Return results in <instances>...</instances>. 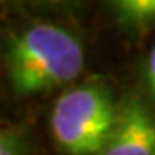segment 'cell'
<instances>
[{
  "mask_svg": "<svg viewBox=\"0 0 155 155\" xmlns=\"http://www.w3.org/2000/svg\"><path fill=\"white\" fill-rule=\"evenodd\" d=\"M29 147L17 129H0V155H28Z\"/></svg>",
  "mask_w": 155,
  "mask_h": 155,
  "instance_id": "cell-5",
  "label": "cell"
},
{
  "mask_svg": "<svg viewBox=\"0 0 155 155\" xmlns=\"http://www.w3.org/2000/svg\"><path fill=\"white\" fill-rule=\"evenodd\" d=\"M117 19L131 28L155 26V0H117L112 4Z\"/></svg>",
  "mask_w": 155,
  "mask_h": 155,
  "instance_id": "cell-4",
  "label": "cell"
},
{
  "mask_svg": "<svg viewBox=\"0 0 155 155\" xmlns=\"http://www.w3.org/2000/svg\"><path fill=\"white\" fill-rule=\"evenodd\" d=\"M100 155H155V117L138 100L117 109L116 126Z\"/></svg>",
  "mask_w": 155,
  "mask_h": 155,
  "instance_id": "cell-3",
  "label": "cell"
},
{
  "mask_svg": "<svg viewBox=\"0 0 155 155\" xmlns=\"http://www.w3.org/2000/svg\"><path fill=\"white\" fill-rule=\"evenodd\" d=\"M117 107L97 84H81L59 97L52 110V133L69 155H100L116 126Z\"/></svg>",
  "mask_w": 155,
  "mask_h": 155,
  "instance_id": "cell-2",
  "label": "cell"
},
{
  "mask_svg": "<svg viewBox=\"0 0 155 155\" xmlns=\"http://www.w3.org/2000/svg\"><path fill=\"white\" fill-rule=\"evenodd\" d=\"M4 64L17 95H38L71 83L83 69L84 52L66 28L36 22L7 38Z\"/></svg>",
  "mask_w": 155,
  "mask_h": 155,
  "instance_id": "cell-1",
  "label": "cell"
},
{
  "mask_svg": "<svg viewBox=\"0 0 155 155\" xmlns=\"http://www.w3.org/2000/svg\"><path fill=\"white\" fill-rule=\"evenodd\" d=\"M147 76H148V83H150V88L155 95V45L152 52L148 55V64H147Z\"/></svg>",
  "mask_w": 155,
  "mask_h": 155,
  "instance_id": "cell-6",
  "label": "cell"
}]
</instances>
